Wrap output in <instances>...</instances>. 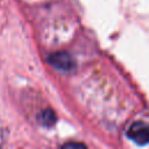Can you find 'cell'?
<instances>
[{"instance_id":"3","label":"cell","mask_w":149,"mask_h":149,"mask_svg":"<svg viewBox=\"0 0 149 149\" xmlns=\"http://www.w3.org/2000/svg\"><path fill=\"white\" fill-rule=\"evenodd\" d=\"M40 121L43 126L45 127H50L55 123L56 121V115L51 109H44L42 111V113L40 114Z\"/></svg>"},{"instance_id":"1","label":"cell","mask_w":149,"mask_h":149,"mask_svg":"<svg viewBox=\"0 0 149 149\" xmlns=\"http://www.w3.org/2000/svg\"><path fill=\"white\" fill-rule=\"evenodd\" d=\"M127 136L139 146L149 143V122L135 121L127 129Z\"/></svg>"},{"instance_id":"4","label":"cell","mask_w":149,"mask_h":149,"mask_svg":"<svg viewBox=\"0 0 149 149\" xmlns=\"http://www.w3.org/2000/svg\"><path fill=\"white\" fill-rule=\"evenodd\" d=\"M63 147H80V148H85V146L81 144V143H66Z\"/></svg>"},{"instance_id":"2","label":"cell","mask_w":149,"mask_h":149,"mask_svg":"<svg viewBox=\"0 0 149 149\" xmlns=\"http://www.w3.org/2000/svg\"><path fill=\"white\" fill-rule=\"evenodd\" d=\"M48 62L54 68H56L57 70L63 71V72L72 71L76 66L74 59L71 57L70 54H68L65 51H58V52L51 54L48 58Z\"/></svg>"}]
</instances>
